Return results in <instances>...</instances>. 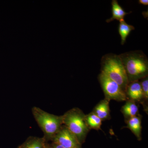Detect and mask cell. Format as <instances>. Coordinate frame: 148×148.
<instances>
[{"mask_svg": "<svg viewBox=\"0 0 148 148\" xmlns=\"http://www.w3.org/2000/svg\"><path fill=\"white\" fill-rule=\"evenodd\" d=\"M129 82L138 81L147 76L148 59L142 51H130L119 55Z\"/></svg>", "mask_w": 148, "mask_h": 148, "instance_id": "cell-1", "label": "cell"}, {"mask_svg": "<svg viewBox=\"0 0 148 148\" xmlns=\"http://www.w3.org/2000/svg\"><path fill=\"white\" fill-rule=\"evenodd\" d=\"M101 66V72L119 85L125 92L129 82L119 55L111 53L103 56Z\"/></svg>", "mask_w": 148, "mask_h": 148, "instance_id": "cell-2", "label": "cell"}, {"mask_svg": "<svg viewBox=\"0 0 148 148\" xmlns=\"http://www.w3.org/2000/svg\"><path fill=\"white\" fill-rule=\"evenodd\" d=\"M32 110L34 118L43 132L44 138L47 142L52 141L64 125L63 116L49 113L38 107H34Z\"/></svg>", "mask_w": 148, "mask_h": 148, "instance_id": "cell-3", "label": "cell"}, {"mask_svg": "<svg viewBox=\"0 0 148 148\" xmlns=\"http://www.w3.org/2000/svg\"><path fill=\"white\" fill-rule=\"evenodd\" d=\"M62 116L63 125L82 144L89 130L86 121V116L79 109L73 108L67 111Z\"/></svg>", "mask_w": 148, "mask_h": 148, "instance_id": "cell-4", "label": "cell"}, {"mask_svg": "<svg viewBox=\"0 0 148 148\" xmlns=\"http://www.w3.org/2000/svg\"><path fill=\"white\" fill-rule=\"evenodd\" d=\"M98 79L105 93L106 98L108 100L123 101H126V93L119 85L101 72Z\"/></svg>", "mask_w": 148, "mask_h": 148, "instance_id": "cell-5", "label": "cell"}, {"mask_svg": "<svg viewBox=\"0 0 148 148\" xmlns=\"http://www.w3.org/2000/svg\"><path fill=\"white\" fill-rule=\"evenodd\" d=\"M51 142L66 148H82V144L77 137L64 125L56 134Z\"/></svg>", "mask_w": 148, "mask_h": 148, "instance_id": "cell-6", "label": "cell"}, {"mask_svg": "<svg viewBox=\"0 0 148 148\" xmlns=\"http://www.w3.org/2000/svg\"><path fill=\"white\" fill-rule=\"evenodd\" d=\"M125 93L133 101H140L142 98H144L140 83L138 81L130 82L127 85Z\"/></svg>", "mask_w": 148, "mask_h": 148, "instance_id": "cell-7", "label": "cell"}, {"mask_svg": "<svg viewBox=\"0 0 148 148\" xmlns=\"http://www.w3.org/2000/svg\"><path fill=\"white\" fill-rule=\"evenodd\" d=\"M47 143L43 137L30 136L17 148H46Z\"/></svg>", "mask_w": 148, "mask_h": 148, "instance_id": "cell-8", "label": "cell"}, {"mask_svg": "<svg viewBox=\"0 0 148 148\" xmlns=\"http://www.w3.org/2000/svg\"><path fill=\"white\" fill-rule=\"evenodd\" d=\"M110 100L106 98L98 103L94 109V113L102 121L108 119L110 117Z\"/></svg>", "mask_w": 148, "mask_h": 148, "instance_id": "cell-9", "label": "cell"}, {"mask_svg": "<svg viewBox=\"0 0 148 148\" xmlns=\"http://www.w3.org/2000/svg\"><path fill=\"white\" fill-rule=\"evenodd\" d=\"M112 17L106 20V22H110L114 20H119V21L124 19L125 15L129 14L130 12H125L123 8L119 5L117 1L113 0L112 2Z\"/></svg>", "mask_w": 148, "mask_h": 148, "instance_id": "cell-10", "label": "cell"}, {"mask_svg": "<svg viewBox=\"0 0 148 148\" xmlns=\"http://www.w3.org/2000/svg\"><path fill=\"white\" fill-rule=\"evenodd\" d=\"M127 127L133 132L139 140H141V120L140 117L136 116L129 119L127 121Z\"/></svg>", "mask_w": 148, "mask_h": 148, "instance_id": "cell-11", "label": "cell"}, {"mask_svg": "<svg viewBox=\"0 0 148 148\" xmlns=\"http://www.w3.org/2000/svg\"><path fill=\"white\" fill-rule=\"evenodd\" d=\"M135 29V27L132 25H130L126 23L124 19L119 21V33L121 37L122 45L124 44L126 38L132 30Z\"/></svg>", "mask_w": 148, "mask_h": 148, "instance_id": "cell-12", "label": "cell"}, {"mask_svg": "<svg viewBox=\"0 0 148 148\" xmlns=\"http://www.w3.org/2000/svg\"><path fill=\"white\" fill-rule=\"evenodd\" d=\"M86 121L89 129L98 130L101 128L102 120L94 112L86 116Z\"/></svg>", "mask_w": 148, "mask_h": 148, "instance_id": "cell-13", "label": "cell"}, {"mask_svg": "<svg viewBox=\"0 0 148 148\" xmlns=\"http://www.w3.org/2000/svg\"><path fill=\"white\" fill-rule=\"evenodd\" d=\"M122 111L125 116L130 119L136 116L138 112V108L133 101H128L123 107Z\"/></svg>", "mask_w": 148, "mask_h": 148, "instance_id": "cell-14", "label": "cell"}, {"mask_svg": "<svg viewBox=\"0 0 148 148\" xmlns=\"http://www.w3.org/2000/svg\"><path fill=\"white\" fill-rule=\"evenodd\" d=\"M143 80L140 83L142 90H143V96L146 99L148 98V79L147 77L143 78Z\"/></svg>", "mask_w": 148, "mask_h": 148, "instance_id": "cell-15", "label": "cell"}, {"mask_svg": "<svg viewBox=\"0 0 148 148\" xmlns=\"http://www.w3.org/2000/svg\"><path fill=\"white\" fill-rule=\"evenodd\" d=\"M47 148H66L56 143H51V144L47 143Z\"/></svg>", "mask_w": 148, "mask_h": 148, "instance_id": "cell-16", "label": "cell"}, {"mask_svg": "<svg viewBox=\"0 0 148 148\" xmlns=\"http://www.w3.org/2000/svg\"><path fill=\"white\" fill-rule=\"evenodd\" d=\"M139 3L143 5H148V0H139Z\"/></svg>", "mask_w": 148, "mask_h": 148, "instance_id": "cell-17", "label": "cell"}, {"mask_svg": "<svg viewBox=\"0 0 148 148\" xmlns=\"http://www.w3.org/2000/svg\"><path fill=\"white\" fill-rule=\"evenodd\" d=\"M46 148H47V147H46Z\"/></svg>", "mask_w": 148, "mask_h": 148, "instance_id": "cell-18", "label": "cell"}]
</instances>
